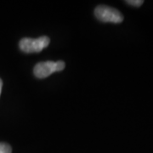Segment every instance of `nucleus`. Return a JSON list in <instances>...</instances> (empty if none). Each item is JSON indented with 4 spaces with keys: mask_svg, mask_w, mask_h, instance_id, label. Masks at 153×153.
Listing matches in <instances>:
<instances>
[{
    "mask_svg": "<svg viewBox=\"0 0 153 153\" xmlns=\"http://www.w3.org/2000/svg\"><path fill=\"white\" fill-rule=\"evenodd\" d=\"M126 3L132 6H134V7H140L143 4L144 1L143 0H128L126 1Z\"/></svg>",
    "mask_w": 153,
    "mask_h": 153,
    "instance_id": "obj_5",
    "label": "nucleus"
},
{
    "mask_svg": "<svg viewBox=\"0 0 153 153\" xmlns=\"http://www.w3.org/2000/svg\"><path fill=\"white\" fill-rule=\"evenodd\" d=\"M66 64L64 61H44L39 62L34 66L33 72L38 78H45L55 71H60L65 69Z\"/></svg>",
    "mask_w": 153,
    "mask_h": 153,
    "instance_id": "obj_2",
    "label": "nucleus"
},
{
    "mask_svg": "<svg viewBox=\"0 0 153 153\" xmlns=\"http://www.w3.org/2000/svg\"><path fill=\"white\" fill-rule=\"evenodd\" d=\"M95 17L102 22L121 23L123 21V16L117 10L109 6L99 5L94 10Z\"/></svg>",
    "mask_w": 153,
    "mask_h": 153,
    "instance_id": "obj_3",
    "label": "nucleus"
},
{
    "mask_svg": "<svg viewBox=\"0 0 153 153\" xmlns=\"http://www.w3.org/2000/svg\"><path fill=\"white\" fill-rule=\"evenodd\" d=\"M12 149L10 146L5 143H0V153H11Z\"/></svg>",
    "mask_w": 153,
    "mask_h": 153,
    "instance_id": "obj_4",
    "label": "nucleus"
},
{
    "mask_svg": "<svg viewBox=\"0 0 153 153\" xmlns=\"http://www.w3.org/2000/svg\"><path fill=\"white\" fill-rule=\"evenodd\" d=\"M2 87H3V82L0 79V94H1V91H2Z\"/></svg>",
    "mask_w": 153,
    "mask_h": 153,
    "instance_id": "obj_6",
    "label": "nucleus"
},
{
    "mask_svg": "<svg viewBox=\"0 0 153 153\" xmlns=\"http://www.w3.org/2000/svg\"><path fill=\"white\" fill-rule=\"evenodd\" d=\"M50 39L46 36H43L36 39L24 38L20 41L19 46L20 49L25 53H38L48 47Z\"/></svg>",
    "mask_w": 153,
    "mask_h": 153,
    "instance_id": "obj_1",
    "label": "nucleus"
}]
</instances>
